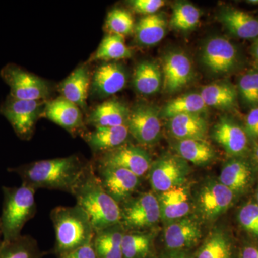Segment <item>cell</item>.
Segmentation results:
<instances>
[{"label":"cell","instance_id":"6da1fadb","mask_svg":"<svg viewBox=\"0 0 258 258\" xmlns=\"http://www.w3.org/2000/svg\"><path fill=\"white\" fill-rule=\"evenodd\" d=\"M89 164L77 156L34 161L8 169L32 189L57 190L71 194Z\"/></svg>","mask_w":258,"mask_h":258},{"label":"cell","instance_id":"7a4b0ae2","mask_svg":"<svg viewBox=\"0 0 258 258\" xmlns=\"http://www.w3.org/2000/svg\"><path fill=\"white\" fill-rule=\"evenodd\" d=\"M72 195L76 205L89 217L96 232L120 224V205L103 189L91 164L80 178Z\"/></svg>","mask_w":258,"mask_h":258},{"label":"cell","instance_id":"3957f363","mask_svg":"<svg viewBox=\"0 0 258 258\" xmlns=\"http://www.w3.org/2000/svg\"><path fill=\"white\" fill-rule=\"evenodd\" d=\"M55 230L53 253L59 257L92 242L96 231L87 214L79 205L59 206L50 212Z\"/></svg>","mask_w":258,"mask_h":258},{"label":"cell","instance_id":"277c9868","mask_svg":"<svg viewBox=\"0 0 258 258\" xmlns=\"http://www.w3.org/2000/svg\"><path fill=\"white\" fill-rule=\"evenodd\" d=\"M3 210L0 216L2 242H9L22 235L24 226L36 215V190L22 184L3 186Z\"/></svg>","mask_w":258,"mask_h":258},{"label":"cell","instance_id":"5b68a950","mask_svg":"<svg viewBox=\"0 0 258 258\" xmlns=\"http://www.w3.org/2000/svg\"><path fill=\"white\" fill-rule=\"evenodd\" d=\"M120 207V225L125 231H140L155 225L161 218L157 197L147 192L128 199Z\"/></svg>","mask_w":258,"mask_h":258},{"label":"cell","instance_id":"8992f818","mask_svg":"<svg viewBox=\"0 0 258 258\" xmlns=\"http://www.w3.org/2000/svg\"><path fill=\"white\" fill-rule=\"evenodd\" d=\"M1 76L10 89V96L23 101H44L49 96L46 82L15 64H8Z\"/></svg>","mask_w":258,"mask_h":258},{"label":"cell","instance_id":"52a82bcc","mask_svg":"<svg viewBox=\"0 0 258 258\" xmlns=\"http://www.w3.org/2000/svg\"><path fill=\"white\" fill-rule=\"evenodd\" d=\"M43 103V101H23L9 96L2 105L0 113L9 121L19 138L29 140L33 135Z\"/></svg>","mask_w":258,"mask_h":258},{"label":"cell","instance_id":"ba28073f","mask_svg":"<svg viewBox=\"0 0 258 258\" xmlns=\"http://www.w3.org/2000/svg\"><path fill=\"white\" fill-rule=\"evenodd\" d=\"M129 134L142 145L157 143L161 137L160 111L150 104L137 105L129 111L126 121Z\"/></svg>","mask_w":258,"mask_h":258},{"label":"cell","instance_id":"9c48e42d","mask_svg":"<svg viewBox=\"0 0 258 258\" xmlns=\"http://www.w3.org/2000/svg\"><path fill=\"white\" fill-rule=\"evenodd\" d=\"M186 161L180 157L167 155L152 162L149 171L153 189L161 193L184 185L189 174Z\"/></svg>","mask_w":258,"mask_h":258},{"label":"cell","instance_id":"30bf717a","mask_svg":"<svg viewBox=\"0 0 258 258\" xmlns=\"http://www.w3.org/2000/svg\"><path fill=\"white\" fill-rule=\"evenodd\" d=\"M93 169L103 189L120 205L132 198L140 185L141 178L123 168L98 165Z\"/></svg>","mask_w":258,"mask_h":258},{"label":"cell","instance_id":"8fae6325","mask_svg":"<svg viewBox=\"0 0 258 258\" xmlns=\"http://www.w3.org/2000/svg\"><path fill=\"white\" fill-rule=\"evenodd\" d=\"M97 164L123 168L142 178L149 173L152 161L147 151L142 148L125 144L103 153Z\"/></svg>","mask_w":258,"mask_h":258},{"label":"cell","instance_id":"7c38bea8","mask_svg":"<svg viewBox=\"0 0 258 258\" xmlns=\"http://www.w3.org/2000/svg\"><path fill=\"white\" fill-rule=\"evenodd\" d=\"M237 50L232 42L225 37H212L204 45L202 61L212 73L225 74L235 69Z\"/></svg>","mask_w":258,"mask_h":258},{"label":"cell","instance_id":"4fadbf2b","mask_svg":"<svg viewBox=\"0 0 258 258\" xmlns=\"http://www.w3.org/2000/svg\"><path fill=\"white\" fill-rule=\"evenodd\" d=\"M234 200V192L220 181L204 185L198 198L199 212L204 218L213 220L225 213Z\"/></svg>","mask_w":258,"mask_h":258},{"label":"cell","instance_id":"5bb4252c","mask_svg":"<svg viewBox=\"0 0 258 258\" xmlns=\"http://www.w3.org/2000/svg\"><path fill=\"white\" fill-rule=\"evenodd\" d=\"M162 74L164 91L177 92L192 79V64L184 52L171 51L163 60Z\"/></svg>","mask_w":258,"mask_h":258},{"label":"cell","instance_id":"9a60e30c","mask_svg":"<svg viewBox=\"0 0 258 258\" xmlns=\"http://www.w3.org/2000/svg\"><path fill=\"white\" fill-rule=\"evenodd\" d=\"M212 137L230 155H240L247 149L248 140L245 131L225 117L215 125Z\"/></svg>","mask_w":258,"mask_h":258},{"label":"cell","instance_id":"2e32d148","mask_svg":"<svg viewBox=\"0 0 258 258\" xmlns=\"http://www.w3.org/2000/svg\"><path fill=\"white\" fill-rule=\"evenodd\" d=\"M201 236V229L198 222L184 217L171 222L166 227L164 240L168 248L181 249L196 244Z\"/></svg>","mask_w":258,"mask_h":258},{"label":"cell","instance_id":"e0dca14e","mask_svg":"<svg viewBox=\"0 0 258 258\" xmlns=\"http://www.w3.org/2000/svg\"><path fill=\"white\" fill-rule=\"evenodd\" d=\"M126 82L123 66L117 62H108L96 70L93 75V88L98 96H108L123 90Z\"/></svg>","mask_w":258,"mask_h":258},{"label":"cell","instance_id":"ac0fdd59","mask_svg":"<svg viewBox=\"0 0 258 258\" xmlns=\"http://www.w3.org/2000/svg\"><path fill=\"white\" fill-rule=\"evenodd\" d=\"M161 218L174 222L184 218L191 210L189 193L184 185L161 192L158 197Z\"/></svg>","mask_w":258,"mask_h":258},{"label":"cell","instance_id":"d6986e66","mask_svg":"<svg viewBox=\"0 0 258 258\" xmlns=\"http://www.w3.org/2000/svg\"><path fill=\"white\" fill-rule=\"evenodd\" d=\"M45 116L69 132L82 128L83 115L79 107L63 97L49 102L45 109Z\"/></svg>","mask_w":258,"mask_h":258},{"label":"cell","instance_id":"ffe728a7","mask_svg":"<svg viewBox=\"0 0 258 258\" xmlns=\"http://www.w3.org/2000/svg\"><path fill=\"white\" fill-rule=\"evenodd\" d=\"M220 20L234 36L241 39L258 37V19L237 9H225L220 15Z\"/></svg>","mask_w":258,"mask_h":258},{"label":"cell","instance_id":"44dd1931","mask_svg":"<svg viewBox=\"0 0 258 258\" xmlns=\"http://www.w3.org/2000/svg\"><path fill=\"white\" fill-rule=\"evenodd\" d=\"M126 124L118 126L96 127L86 137L89 147L96 152H106L123 145L128 138Z\"/></svg>","mask_w":258,"mask_h":258},{"label":"cell","instance_id":"7402d4cb","mask_svg":"<svg viewBox=\"0 0 258 258\" xmlns=\"http://www.w3.org/2000/svg\"><path fill=\"white\" fill-rule=\"evenodd\" d=\"M169 128L171 135L178 141L205 139L208 122L203 115H178L169 119Z\"/></svg>","mask_w":258,"mask_h":258},{"label":"cell","instance_id":"603a6c76","mask_svg":"<svg viewBox=\"0 0 258 258\" xmlns=\"http://www.w3.org/2000/svg\"><path fill=\"white\" fill-rule=\"evenodd\" d=\"M128 107L121 102L111 100L98 105L90 115L88 121L96 127L118 126L126 124Z\"/></svg>","mask_w":258,"mask_h":258},{"label":"cell","instance_id":"cb8c5ba5","mask_svg":"<svg viewBox=\"0 0 258 258\" xmlns=\"http://www.w3.org/2000/svg\"><path fill=\"white\" fill-rule=\"evenodd\" d=\"M125 231L119 224L96 232L93 242L98 258H123L121 244Z\"/></svg>","mask_w":258,"mask_h":258},{"label":"cell","instance_id":"d4e9b609","mask_svg":"<svg viewBox=\"0 0 258 258\" xmlns=\"http://www.w3.org/2000/svg\"><path fill=\"white\" fill-rule=\"evenodd\" d=\"M90 77L85 67H79L75 70L69 77L62 81L60 86L62 97L72 102L76 106L86 107Z\"/></svg>","mask_w":258,"mask_h":258},{"label":"cell","instance_id":"484cf974","mask_svg":"<svg viewBox=\"0 0 258 258\" xmlns=\"http://www.w3.org/2000/svg\"><path fill=\"white\" fill-rule=\"evenodd\" d=\"M166 19L161 14L147 15L139 20L134 28L137 43L142 46L157 45L165 36Z\"/></svg>","mask_w":258,"mask_h":258},{"label":"cell","instance_id":"4316f807","mask_svg":"<svg viewBox=\"0 0 258 258\" xmlns=\"http://www.w3.org/2000/svg\"><path fill=\"white\" fill-rule=\"evenodd\" d=\"M133 84L137 92L145 96L157 93L163 85V74L155 62L144 61L134 70Z\"/></svg>","mask_w":258,"mask_h":258},{"label":"cell","instance_id":"83f0119b","mask_svg":"<svg viewBox=\"0 0 258 258\" xmlns=\"http://www.w3.org/2000/svg\"><path fill=\"white\" fill-rule=\"evenodd\" d=\"M208 108L200 93H186L166 103L160 111V117L170 119L181 114L203 115Z\"/></svg>","mask_w":258,"mask_h":258},{"label":"cell","instance_id":"f1b7e54d","mask_svg":"<svg viewBox=\"0 0 258 258\" xmlns=\"http://www.w3.org/2000/svg\"><path fill=\"white\" fill-rule=\"evenodd\" d=\"M175 149L179 157L196 165H207L215 158V152L205 139L178 141Z\"/></svg>","mask_w":258,"mask_h":258},{"label":"cell","instance_id":"f546056e","mask_svg":"<svg viewBox=\"0 0 258 258\" xmlns=\"http://www.w3.org/2000/svg\"><path fill=\"white\" fill-rule=\"evenodd\" d=\"M200 95L208 107L228 110L235 106L237 92L230 83L219 82L205 86Z\"/></svg>","mask_w":258,"mask_h":258},{"label":"cell","instance_id":"4dcf8cb0","mask_svg":"<svg viewBox=\"0 0 258 258\" xmlns=\"http://www.w3.org/2000/svg\"><path fill=\"white\" fill-rule=\"evenodd\" d=\"M251 171L248 165L240 160H231L222 167L220 182L233 192L243 189L249 184Z\"/></svg>","mask_w":258,"mask_h":258},{"label":"cell","instance_id":"1f68e13d","mask_svg":"<svg viewBox=\"0 0 258 258\" xmlns=\"http://www.w3.org/2000/svg\"><path fill=\"white\" fill-rule=\"evenodd\" d=\"M35 238L30 235L20 236L9 242H0V258H42Z\"/></svg>","mask_w":258,"mask_h":258},{"label":"cell","instance_id":"d6a6232c","mask_svg":"<svg viewBox=\"0 0 258 258\" xmlns=\"http://www.w3.org/2000/svg\"><path fill=\"white\" fill-rule=\"evenodd\" d=\"M152 236L139 231H125L122 239L123 258H147L152 249Z\"/></svg>","mask_w":258,"mask_h":258},{"label":"cell","instance_id":"836d02e7","mask_svg":"<svg viewBox=\"0 0 258 258\" xmlns=\"http://www.w3.org/2000/svg\"><path fill=\"white\" fill-rule=\"evenodd\" d=\"M132 53L125 45L123 36L110 34L102 40L93 60H116L129 58Z\"/></svg>","mask_w":258,"mask_h":258},{"label":"cell","instance_id":"e575fe53","mask_svg":"<svg viewBox=\"0 0 258 258\" xmlns=\"http://www.w3.org/2000/svg\"><path fill=\"white\" fill-rule=\"evenodd\" d=\"M200 11L189 3H176L173 7L170 26L176 30H192L200 23Z\"/></svg>","mask_w":258,"mask_h":258},{"label":"cell","instance_id":"d590c367","mask_svg":"<svg viewBox=\"0 0 258 258\" xmlns=\"http://www.w3.org/2000/svg\"><path fill=\"white\" fill-rule=\"evenodd\" d=\"M231 246L223 232H212L199 252L198 258H230Z\"/></svg>","mask_w":258,"mask_h":258},{"label":"cell","instance_id":"8d00e7d4","mask_svg":"<svg viewBox=\"0 0 258 258\" xmlns=\"http://www.w3.org/2000/svg\"><path fill=\"white\" fill-rule=\"evenodd\" d=\"M107 30L111 34L125 36L134 31V20L129 12L125 10H111L107 16Z\"/></svg>","mask_w":258,"mask_h":258},{"label":"cell","instance_id":"74e56055","mask_svg":"<svg viewBox=\"0 0 258 258\" xmlns=\"http://www.w3.org/2000/svg\"><path fill=\"white\" fill-rule=\"evenodd\" d=\"M238 90L244 103L258 104V73L249 72L240 77Z\"/></svg>","mask_w":258,"mask_h":258},{"label":"cell","instance_id":"f35d334b","mask_svg":"<svg viewBox=\"0 0 258 258\" xmlns=\"http://www.w3.org/2000/svg\"><path fill=\"white\" fill-rule=\"evenodd\" d=\"M241 225L247 232L258 237V205L249 203L241 209L238 215Z\"/></svg>","mask_w":258,"mask_h":258},{"label":"cell","instance_id":"ab89813d","mask_svg":"<svg viewBox=\"0 0 258 258\" xmlns=\"http://www.w3.org/2000/svg\"><path fill=\"white\" fill-rule=\"evenodd\" d=\"M130 5L134 11L140 14L147 15L156 14L164 5V0H133Z\"/></svg>","mask_w":258,"mask_h":258},{"label":"cell","instance_id":"60d3db41","mask_svg":"<svg viewBox=\"0 0 258 258\" xmlns=\"http://www.w3.org/2000/svg\"><path fill=\"white\" fill-rule=\"evenodd\" d=\"M57 258H98L93 241Z\"/></svg>","mask_w":258,"mask_h":258},{"label":"cell","instance_id":"b9f144b4","mask_svg":"<svg viewBox=\"0 0 258 258\" xmlns=\"http://www.w3.org/2000/svg\"><path fill=\"white\" fill-rule=\"evenodd\" d=\"M245 132L252 138H258V107L252 108L245 121Z\"/></svg>","mask_w":258,"mask_h":258},{"label":"cell","instance_id":"7bdbcfd3","mask_svg":"<svg viewBox=\"0 0 258 258\" xmlns=\"http://www.w3.org/2000/svg\"><path fill=\"white\" fill-rule=\"evenodd\" d=\"M242 258H258L257 247H244L243 251H242Z\"/></svg>","mask_w":258,"mask_h":258},{"label":"cell","instance_id":"ee69618b","mask_svg":"<svg viewBox=\"0 0 258 258\" xmlns=\"http://www.w3.org/2000/svg\"><path fill=\"white\" fill-rule=\"evenodd\" d=\"M252 51L254 60H255L256 64H257L258 66V37L255 39L254 44L252 45Z\"/></svg>","mask_w":258,"mask_h":258},{"label":"cell","instance_id":"f6af8a7d","mask_svg":"<svg viewBox=\"0 0 258 258\" xmlns=\"http://www.w3.org/2000/svg\"><path fill=\"white\" fill-rule=\"evenodd\" d=\"M168 258H188L186 256L184 255V254H175V255L171 256V257Z\"/></svg>","mask_w":258,"mask_h":258},{"label":"cell","instance_id":"bcb514c9","mask_svg":"<svg viewBox=\"0 0 258 258\" xmlns=\"http://www.w3.org/2000/svg\"><path fill=\"white\" fill-rule=\"evenodd\" d=\"M247 3H249V4H252V5H258V0H256V1H254V0H252V1H248Z\"/></svg>","mask_w":258,"mask_h":258},{"label":"cell","instance_id":"7dc6e473","mask_svg":"<svg viewBox=\"0 0 258 258\" xmlns=\"http://www.w3.org/2000/svg\"><path fill=\"white\" fill-rule=\"evenodd\" d=\"M254 156H255L256 160L258 161V145L255 149V153H254Z\"/></svg>","mask_w":258,"mask_h":258},{"label":"cell","instance_id":"c3c4849f","mask_svg":"<svg viewBox=\"0 0 258 258\" xmlns=\"http://www.w3.org/2000/svg\"><path fill=\"white\" fill-rule=\"evenodd\" d=\"M2 236V229H1V223H0V239H1ZM0 242H1V241H0Z\"/></svg>","mask_w":258,"mask_h":258},{"label":"cell","instance_id":"681fc988","mask_svg":"<svg viewBox=\"0 0 258 258\" xmlns=\"http://www.w3.org/2000/svg\"><path fill=\"white\" fill-rule=\"evenodd\" d=\"M257 205H258V191H257Z\"/></svg>","mask_w":258,"mask_h":258}]
</instances>
